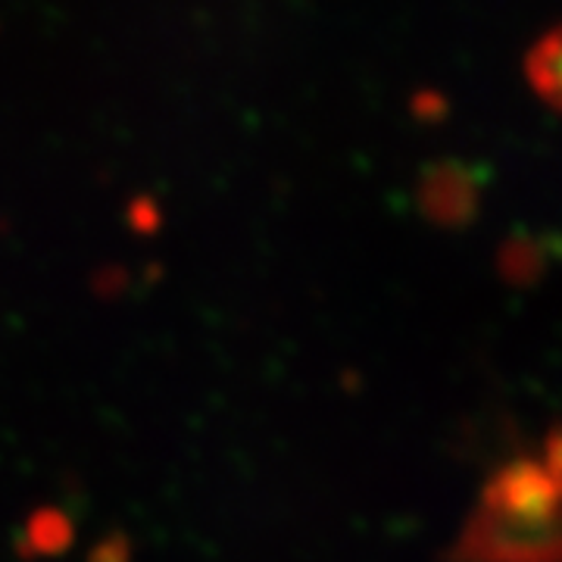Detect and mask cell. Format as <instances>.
Returning <instances> with one entry per match:
<instances>
[{
  "label": "cell",
  "mask_w": 562,
  "mask_h": 562,
  "mask_svg": "<svg viewBox=\"0 0 562 562\" xmlns=\"http://www.w3.org/2000/svg\"><path fill=\"white\" fill-rule=\"evenodd\" d=\"M560 482L543 462L516 460L484 487L457 562H560Z\"/></svg>",
  "instance_id": "6da1fadb"
},
{
  "label": "cell",
  "mask_w": 562,
  "mask_h": 562,
  "mask_svg": "<svg viewBox=\"0 0 562 562\" xmlns=\"http://www.w3.org/2000/svg\"><path fill=\"white\" fill-rule=\"evenodd\" d=\"M419 201L428 220L460 228L479 213V184L460 162H441L422 179Z\"/></svg>",
  "instance_id": "7a4b0ae2"
},
{
  "label": "cell",
  "mask_w": 562,
  "mask_h": 562,
  "mask_svg": "<svg viewBox=\"0 0 562 562\" xmlns=\"http://www.w3.org/2000/svg\"><path fill=\"white\" fill-rule=\"evenodd\" d=\"M72 541H76V525L57 506H44L38 513H32L20 538L32 557H60L72 547Z\"/></svg>",
  "instance_id": "3957f363"
},
{
  "label": "cell",
  "mask_w": 562,
  "mask_h": 562,
  "mask_svg": "<svg viewBox=\"0 0 562 562\" xmlns=\"http://www.w3.org/2000/svg\"><path fill=\"white\" fill-rule=\"evenodd\" d=\"M497 266H501L506 281H513V284H535L543 276V269H547V250L531 235H513L501 247Z\"/></svg>",
  "instance_id": "277c9868"
},
{
  "label": "cell",
  "mask_w": 562,
  "mask_h": 562,
  "mask_svg": "<svg viewBox=\"0 0 562 562\" xmlns=\"http://www.w3.org/2000/svg\"><path fill=\"white\" fill-rule=\"evenodd\" d=\"M528 76L535 81L538 94H543V101L557 103V98H560V44H557V35H550L535 50V57L528 63Z\"/></svg>",
  "instance_id": "5b68a950"
},
{
  "label": "cell",
  "mask_w": 562,
  "mask_h": 562,
  "mask_svg": "<svg viewBox=\"0 0 562 562\" xmlns=\"http://www.w3.org/2000/svg\"><path fill=\"white\" fill-rule=\"evenodd\" d=\"M88 562H132V543L125 541V535H110L91 550Z\"/></svg>",
  "instance_id": "8992f818"
}]
</instances>
